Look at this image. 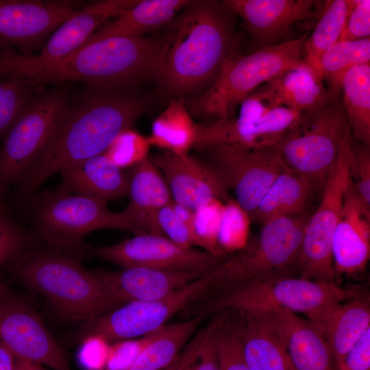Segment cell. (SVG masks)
<instances>
[{"label": "cell", "instance_id": "6da1fadb", "mask_svg": "<svg viewBox=\"0 0 370 370\" xmlns=\"http://www.w3.org/2000/svg\"><path fill=\"white\" fill-rule=\"evenodd\" d=\"M146 107L130 90L88 88L69 102L45 147L16 184L18 194L29 195L55 173L103 153Z\"/></svg>", "mask_w": 370, "mask_h": 370}, {"label": "cell", "instance_id": "7a4b0ae2", "mask_svg": "<svg viewBox=\"0 0 370 370\" xmlns=\"http://www.w3.org/2000/svg\"><path fill=\"white\" fill-rule=\"evenodd\" d=\"M234 14L221 2L190 1L169 23L157 81L182 99L209 88L236 53Z\"/></svg>", "mask_w": 370, "mask_h": 370}, {"label": "cell", "instance_id": "3957f363", "mask_svg": "<svg viewBox=\"0 0 370 370\" xmlns=\"http://www.w3.org/2000/svg\"><path fill=\"white\" fill-rule=\"evenodd\" d=\"M164 37H112L92 42L38 73L45 85L79 82L88 88L132 90L145 79H157Z\"/></svg>", "mask_w": 370, "mask_h": 370}, {"label": "cell", "instance_id": "277c9868", "mask_svg": "<svg viewBox=\"0 0 370 370\" xmlns=\"http://www.w3.org/2000/svg\"><path fill=\"white\" fill-rule=\"evenodd\" d=\"M3 267L61 317L82 324L123 305L70 253L29 249Z\"/></svg>", "mask_w": 370, "mask_h": 370}, {"label": "cell", "instance_id": "5b68a950", "mask_svg": "<svg viewBox=\"0 0 370 370\" xmlns=\"http://www.w3.org/2000/svg\"><path fill=\"white\" fill-rule=\"evenodd\" d=\"M347 297L335 283L280 275L245 282L201 297L182 312L186 319L225 311L263 314L280 309L302 313L320 331L331 312Z\"/></svg>", "mask_w": 370, "mask_h": 370}, {"label": "cell", "instance_id": "8992f818", "mask_svg": "<svg viewBox=\"0 0 370 370\" xmlns=\"http://www.w3.org/2000/svg\"><path fill=\"white\" fill-rule=\"evenodd\" d=\"M299 38L259 49L243 56L234 53L222 65L212 84L191 106L193 115L204 121L233 120L238 106L260 86L304 60Z\"/></svg>", "mask_w": 370, "mask_h": 370}, {"label": "cell", "instance_id": "52a82bcc", "mask_svg": "<svg viewBox=\"0 0 370 370\" xmlns=\"http://www.w3.org/2000/svg\"><path fill=\"white\" fill-rule=\"evenodd\" d=\"M307 214L273 219L234 256L214 267L215 285L202 297L255 280L289 275L297 266Z\"/></svg>", "mask_w": 370, "mask_h": 370}, {"label": "cell", "instance_id": "ba28073f", "mask_svg": "<svg viewBox=\"0 0 370 370\" xmlns=\"http://www.w3.org/2000/svg\"><path fill=\"white\" fill-rule=\"evenodd\" d=\"M349 131L351 127L340 93L321 110L301 114L299 124L273 148L287 168L323 186Z\"/></svg>", "mask_w": 370, "mask_h": 370}, {"label": "cell", "instance_id": "9c48e42d", "mask_svg": "<svg viewBox=\"0 0 370 370\" xmlns=\"http://www.w3.org/2000/svg\"><path fill=\"white\" fill-rule=\"evenodd\" d=\"M34 219L41 236L51 245L70 253L79 249L86 234L100 229L142 234L123 211L114 212L100 200L64 192H44L34 204Z\"/></svg>", "mask_w": 370, "mask_h": 370}, {"label": "cell", "instance_id": "30bf717a", "mask_svg": "<svg viewBox=\"0 0 370 370\" xmlns=\"http://www.w3.org/2000/svg\"><path fill=\"white\" fill-rule=\"evenodd\" d=\"M352 136H345L337 160L323 186L318 208L304 227L297 267L300 278L334 283L332 245L343 200L352 182Z\"/></svg>", "mask_w": 370, "mask_h": 370}, {"label": "cell", "instance_id": "8fae6325", "mask_svg": "<svg viewBox=\"0 0 370 370\" xmlns=\"http://www.w3.org/2000/svg\"><path fill=\"white\" fill-rule=\"evenodd\" d=\"M215 283L216 276L211 269L162 299L130 301L82 324L72 338L82 342L89 337H97L110 345L148 335L204 296Z\"/></svg>", "mask_w": 370, "mask_h": 370}, {"label": "cell", "instance_id": "7c38bea8", "mask_svg": "<svg viewBox=\"0 0 370 370\" xmlns=\"http://www.w3.org/2000/svg\"><path fill=\"white\" fill-rule=\"evenodd\" d=\"M69 103V92L62 86L44 90L8 132L0 148V206L43 149Z\"/></svg>", "mask_w": 370, "mask_h": 370}, {"label": "cell", "instance_id": "4fadbf2b", "mask_svg": "<svg viewBox=\"0 0 370 370\" xmlns=\"http://www.w3.org/2000/svg\"><path fill=\"white\" fill-rule=\"evenodd\" d=\"M204 161L233 190L236 201L249 215L275 179L287 169L273 147L253 149L239 145H218L201 150Z\"/></svg>", "mask_w": 370, "mask_h": 370}, {"label": "cell", "instance_id": "5bb4252c", "mask_svg": "<svg viewBox=\"0 0 370 370\" xmlns=\"http://www.w3.org/2000/svg\"><path fill=\"white\" fill-rule=\"evenodd\" d=\"M86 251L123 269L144 267L200 272L217 267L228 257L217 256L192 247L183 248L166 236L147 233L112 245L89 247Z\"/></svg>", "mask_w": 370, "mask_h": 370}, {"label": "cell", "instance_id": "9a60e30c", "mask_svg": "<svg viewBox=\"0 0 370 370\" xmlns=\"http://www.w3.org/2000/svg\"><path fill=\"white\" fill-rule=\"evenodd\" d=\"M0 339L17 358L53 370H71L62 348L38 313L8 289L0 293Z\"/></svg>", "mask_w": 370, "mask_h": 370}, {"label": "cell", "instance_id": "2e32d148", "mask_svg": "<svg viewBox=\"0 0 370 370\" xmlns=\"http://www.w3.org/2000/svg\"><path fill=\"white\" fill-rule=\"evenodd\" d=\"M77 10L65 1L0 0V45L32 56Z\"/></svg>", "mask_w": 370, "mask_h": 370}, {"label": "cell", "instance_id": "e0dca14e", "mask_svg": "<svg viewBox=\"0 0 370 370\" xmlns=\"http://www.w3.org/2000/svg\"><path fill=\"white\" fill-rule=\"evenodd\" d=\"M301 113L280 106L257 120H217L197 124V135L193 148L202 150L218 145H239L253 149L275 146L297 126Z\"/></svg>", "mask_w": 370, "mask_h": 370}, {"label": "cell", "instance_id": "ac0fdd59", "mask_svg": "<svg viewBox=\"0 0 370 370\" xmlns=\"http://www.w3.org/2000/svg\"><path fill=\"white\" fill-rule=\"evenodd\" d=\"M164 174L173 200L195 211L210 201H227L228 188L206 162L188 153L165 151L152 158Z\"/></svg>", "mask_w": 370, "mask_h": 370}, {"label": "cell", "instance_id": "d6986e66", "mask_svg": "<svg viewBox=\"0 0 370 370\" xmlns=\"http://www.w3.org/2000/svg\"><path fill=\"white\" fill-rule=\"evenodd\" d=\"M139 0H103L77 10L51 35L40 53L30 56L34 77L78 49L108 19L117 17Z\"/></svg>", "mask_w": 370, "mask_h": 370}, {"label": "cell", "instance_id": "ffe728a7", "mask_svg": "<svg viewBox=\"0 0 370 370\" xmlns=\"http://www.w3.org/2000/svg\"><path fill=\"white\" fill-rule=\"evenodd\" d=\"M259 49L280 44L291 27L317 16L314 0H223Z\"/></svg>", "mask_w": 370, "mask_h": 370}, {"label": "cell", "instance_id": "44dd1931", "mask_svg": "<svg viewBox=\"0 0 370 370\" xmlns=\"http://www.w3.org/2000/svg\"><path fill=\"white\" fill-rule=\"evenodd\" d=\"M334 273L353 275L362 272L370 257V205L352 182L345 193L332 245Z\"/></svg>", "mask_w": 370, "mask_h": 370}, {"label": "cell", "instance_id": "7402d4cb", "mask_svg": "<svg viewBox=\"0 0 370 370\" xmlns=\"http://www.w3.org/2000/svg\"><path fill=\"white\" fill-rule=\"evenodd\" d=\"M252 92L272 109L284 106L301 114L321 110L338 95L328 89L305 61L285 70Z\"/></svg>", "mask_w": 370, "mask_h": 370}, {"label": "cell", "instance_id": "603a6c76", "mask_svg": "<svg viewBox=\"0 0 370 370\" xmlns=\"http://www.w3.org/2000/svg\"><path fill=\"white\" fill-rule=\"evenodd\" d=\"M92 272L110 293L123 304L162 299L205 273L144 267L117 271L96 269Z\"/></svg>", "mask_w": 370, "mask_h": 370}, {"label": "cell", "instance_id": "cb8c5ba5", "mask_svg": "<svg viewBox=\"0 0 370 370\" xmlns=\"http://www.w3.org/2000/svg\"><path fill=\"white\" fill-rule=\"evenodd\" d=\"M268 314L284 341L295 370H333L328 343L312 323L287 309Z\"/></svg>", "mask_w": 370, "mask_h": 370}, {"label": "cell", "instance_id": "d4e9b609", "mask_svg": "<svg viewBox=\"0 0 370 370\" xmlns=\"http://www.w3.org/2000/svg\"><path fill=\"white\" fill-rule=\"evenodd\" d=\"M127 176L130 203L123 211L142 234L163 236L156 213L173 201L166 181L148 156L134 165Z\"/></svg>", "mask_w": 370, "mask_h": 370}, {"label": "cell", "instance_id": "484cf974", "mask_svg": "<svg viewBox=\"0 0 370 370\" xmlns=\"http://www.w3.org/2000/svg\"><path fill=\"white\" fill-rule=\"evenodd\" d=\"M59 189L107 204L127 195L128 176L105 153L91 157L60 173Z\"/></svg>", "mask_w": 370, "mask_h": 370}, {"label": "cell", "instance_id": "4316f807", "mask_svg": "<svg viewBox=\"0 0 370 370\" xmlns=\"http://www.w3.org/2000/svg\"><path fill=\"white\" fill-rule=\"evenodd\" d=\"M322 188L316 181L287 168L272 182L250 217L264 224L278 218L305 214Z\"/></svg>", "mask_w": 370, "mask_h": 370}, {"label": "cell", "instance_id": "83f0119b", "mask_svg": "<svg viewBox=\"0 0 370 370\" xmlns=\"http://www.w3.org/2000/svg\"><path fill=\"white\" fill-rule=\"evenodd\" d=\"M243 314V353L248 369L295 370L270 314Z\"/></svg>", "mask_w": 370, "mask_h": 370}, {"label": "cell", "instance_id": "f1b7e54d", "mask_svg": "<svg viewBox=\"0 0 370 370\" xmlns=\"http://www.w3.org/2000/svg\"><path fill=\"white\" fill-rule=\"evenodd\" d=\"M189 1L139 0L115 20L102 25L79 48L108 38L138 37L153 32L169 25Z\"/></svg>", "mask_w": 370, "mask_h": 370}, {"label": "cell", "instance_id": "f546056e", "mask_svg": "<svg viewBox=\"0 0 370 370\" xmlns=\"http://www.w3.org/2000/svg\"><path fill=\"white\" fill-rule=\"evenodd\" d=\"M370 328V304L367 298L341 303L329 314L321 332L338 369L347 353Z\"/></svg>", "mask_w": 370, "mask_h": 370}, {"label": "cell", "instance_id": "4dcf8cb0", "mask_svg": "<svg viewBox=\"0 0 370 370\" xmlns=\"http://www.w3.org/2000/svg\"><path fill=\"white\" fill-rule=\"evenodd\" d=\"M201 315L165 324L147 335V339L128 370H161L172 364L201 322Z\"/></svg>", "mask_w": 370, "mask_h": 370}, {"label": "cell", "instance_id": "1f68e13d", "mask_svg": "<svg viewBox=\"0 0 370 370\" xmlns=\"http://www.w3.org/2000/svg\"><path fill=\"white\" fill-rule=\"evenodd\" d=\"M197 135V124L184 100L173 98L153 121L151 133L147 138L151 145L166 151L185 154L193 148Z\"/></svg>", "mask_w": 370, "mask_h": 370}, {"label": "cell", "instance_id": "d6a6232c", "mask_svg": "<svg viewBox=\"0 0 370 370\" xmlns=\"http://www.w3.org/2000/svg\"><path fill=\"white\" fill-rule=\"evenodd\" d=\"M341 90L352 137L370 145V64L355 66L347 71Z\"/></svg>", "mask_w": 370, "mask_h": 370}, {"label": "cell", "instance_id": "836d02e7", "mask_svg": "<svg viewBox=\"0 0 370 370\" xmlns=\"http://www.w3.org/2000/svg\"><path fill=\"white\" fill-rule=\"evenodd\" d=\"M325 2L312 34L307 36L303 44L304 60L317 74L322 56L339 40L350 5L349 0H332Z\"/></svg>", "mask_w": 370, "mask_h": 370}, {"label": "cell", "instance_id": "e575fe53", "mask_svg": "<svg viewBox=\"0 0 370 370\" xmlns=\"http://www.w3.org/2000/svg\"><path fill=\"white\" fill-rule=\"evenodd\" d=\"M370 39L338 41L322 56L318 75L334 94L341 92L344 75L355 66L369 64Z\"/></svg>", "mask_w": 370, "mask_h": 370}, {"label": "cell", "instance_id": "d590c367", "mask_svg": "<svg viewBox=\"0 0 370 370\" xmlns=\"http://www.w3.org/2000/svg\"><path fill=\"white\" fill-rule=\"evenodd\" d=\"M43 91L44 85L32 79L16 75L0 77V140Z\"/></svg>", "mask_w": 370, "mask_h": 370}, {"label": "cell", "instance_id": "8d00e7d4", "mask_svg": "<svg viewBox=\"0 0 370 370\" xmlns=\"http://www.w3.org/2000/svg\"><path fill=\"white\" fill-rule=\"evenodd\" d=\"M234 311L232 316L223 312L217 330L219 370H249L243 353L244 317Z\"/></svg>", "mask_w": 370, "mask_h": 370}, {"label": "cell", "instance_id": "74e56055", "mask_svg": "<svg viewBox=\"0 0 370 370\" xmlns=\"http://www.w3.org/2000/svg\"><path fill=\"white\" fill-rule=\"evenodd\" d=\"M251 217L236 200L224 203L219 233V244L227 254L247 244Z\"/></svg>", "mask_w": 370, "mask_h": 370}, {"label": "cell", "instance_id": "f35d334b", "mask_svg": "<svg viewBox=\"0 0 370 370\" xmlns=\"http://www.w3.org/2000/svg\"><path fill=\"white\" fill-rule=\"evenodd\" d=\"M223 201L214 199L194 211L193 228L205 251L217 256H227L219 244Z\"/></svg>", "mask_w": 370, "mask_h": 370}, {"label": "cell", "instance_id": "ab89813d", "mask_svg": "<svg viewBox=\"0 0 370 370\" xmlns=\"http://www.w3.org/2000/svg\"><path fill=\"white\" fill-rule=\"evenodd\" d=\"M150 146L148 138L129 128L121 132L103 153L123 169L146 158Z\"/></svg>", "mask_w": 370, "mask_h": 370}, {"label": "cell", "instance_id": "60d3db41", "mask_svg": "<svg viewBox=\"0 0 370 370\" xmlns=\"http://www.w3.org/2000/svg\"><path fill=\"white\" fill-rule=\"evenodd\" d=\"M30 243L29 234L0 206V267L30 249Z\"/></svg>", "mask_w": 370, "mask_h": 370}, {"label": "cell", "instance_id": "b9f144b4", "mask_svg": "<svg viewBox=\"0 0 370 370\" xmlns=\"http://www.w3.org/2000/svg\"><path fill=\"white\" fill-rule=\"evenodd\" d=\"M172 201L156 213V223L162 235L183 248H191L193 245L201 247L194 230L176 214Z\"/></svg>", "mask_w": 370, "mask_h": 370}, {"label": "cell", "instance_id": "7bdbcfd3", "mask_svg": "<svg viewBox=\"0 0 370 370\" xmlns=\"http://www.w3.org/2000/svg\"><path fill=\"white\" fill-rule=\"evenodd\" d=\"M352 182L360 196L370 205V149L369 145H356L352 137Z\"/></svg>", "mask_w": 370, "mask_h": 370}, {"label": "cell", "instance_id": "ee69618b", "mask_svg": "<svg viewBox=\"0 0 370 370\" xmlns=\"http://www.w3.org/2000/svg\"><path fill=\"white\" fill-rule=\"evenodd\" d=\"M349 11L338 41L368 38L370 36V1L349 0Z\"/></svg>", "mask_w": 370, "mask_h": 370}, {"label": "cell", "instance_id": "f6af8a7d", "mask_svg": "<svg viewBox=\"0 0 370 370\" xmlns=\"http://www.w3.org/2000/svg\"><path fill=\"white\" fill-rule=\"evenodd\" d=\"M223 316V312L216 314L207 326V332L199 351L186 370H219L217 330Z\"/></svg>", "mask_w": 370, "mask_h": 370}, {"label": "cell", "instance_id": "bcb514c9", "mask_svg": "<svg viewBox=\"0 0 370 370\" xmlns=\"http://www.w3.org/2000/svg\"><path fill=\"white\" fill-rule=\"evenodd\" d=\"M145 340L140 342L124 341L108 347L104 366L106 370H128L140 352Z\"/></svg>", "mask_w": 370, "mask_h": 370}, {"label": "cell", "instance_id": "7dc6e473", "mask_svg": "<svg viewBox=\"0 0 370 370\" xmlns=\"http://www.w3.org/2000/svg\"><path fill=\"white\" fill-rule=\"evenodd\" d=\"M337 370H370V328L347 353Z\"/></svg>", "mask_w": 370, "mask_h": 370}, {"label": "cell", "instance_id": "c3c4849f", "mask_svg": "<svg viewBox=\"0 0 370 370\" xmlns=\"http://www.w3.org/2000/svg\"><path fill=\"white\" fill-rule=\"evenodd\" d=\"M82 342L79 359L83 366L88 370L104 368L108 348L105 351L101 350L108 344L97 337H89Z\"/></svg>", "mask_w": 370, "mask_h": 370}, {"label": "cell", "instance_id": "681fc988", "mask_svg": "<svg viewBox=\"0 0 370 370\" xmlns=\"http://www.w3.org/2000/svg\"><path fill=\"white\" fill-rule=\"evenodd\" d=\"M239 106L238 118L249 121L259 119L272 110L254 92L244 99Z\"/></svg>", "mask_w": 370, "mask_h": 370}, {"label": "cell", "instance_id": "f907efd6", "mask_svg": "<svg viewBox=\"0 0 370 370\" xmlns=\"http://www.w3.org/2000/svg\"><path fill=\"white\" fill-rule=\"evenodd\" d=\"M206 332L207 328L197 334L184 351L180 353L172 364L161 370H186L195 358Z\"/></svg>", "mask_w": 370, "mask_h": 370}, {"label": "cell", "instance_id": "816d5d0a", "mask_svg": "<svg viewBox=\"0 0 370 370\" xmlns=\"http://www.w3.org/2000/svg\"><path fill=\"white\" fill-rule=\"evenodd\" d=\"M17 357L0 339V370H16Z\"/></svg>", "mask_w": 370, "mask_h": 370}, {"label": "cell", "instance_id": "f5cc1de1", "mask_svg": "<svg viewBox=\"0 0 370 370\" xmlns=\"http://www.w3.org/2000/svg\"><path fill=\"white\" fill-rule=\"evenodd\" d=\"M16 370H44L42 365L26 359L17 358Z\"/></svg>", "mask_w": 370, "mask_h": 370}, {"label": "cell", "instance_id": "db71d44e", "mask_svg": "<svg viewBox=\"0 0 370 370\" xmlns=\"http://www.w3.org/2000/svg\"><path fill=\"white\" fill-rule=\"evenodd\" d=\"M6 289H8V287L3 284H0V293H1L2 292H3L4 291H5Z\"/></svg>", "mask_w": 370, "mask_h": 370}]
</instances>
